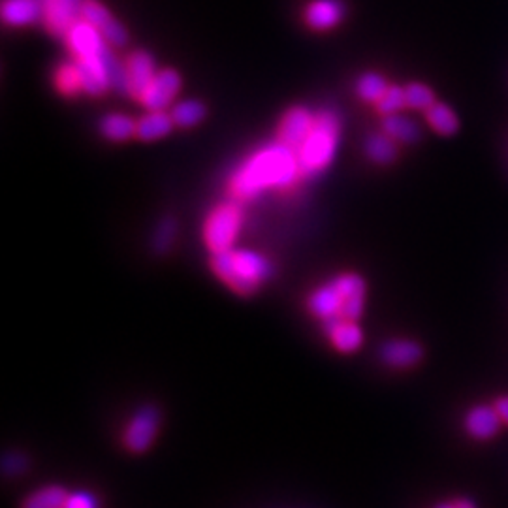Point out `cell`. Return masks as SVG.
<instances>
[{
	"label": "cell",
	"instance_id": "cell-8",
	"mask_svg": "<svg viewBox=\"0 0 508 508\" xmlns=\"http://www.w3.org/2000/svg\"><path fill=\"white\" fill-rule=\"evenodd\" d=\"M64 40H66V43H69V48L76 59L98 57L107 50V46H106L107 42L104 40L102 32L83 19H78L76 23L66 31Z\"/></svg>",
	"mask_w": 508,
	"mask_h": 508
},
{
	"label": "cell",
	"instance_id": "cell-32",
	"mask_svg": "<svg viewBox=\"0 0 508 508\" xmlns=\"http://www.w3.org/2000/svg\"><path fill=\"white\" fill-rule=\"evenodd\" d=\"M495 409H497V412H499V416H501L503 422H506V424H508V395L499 397L497 403H495Z\"/></svg>",
	"mask_w": 508,
	"mask_h": 508
},
{
	"label": "cell",
	"instance_id": "cell-16",
	"mask_svg": "<svg viewBox=\"0 0 508 508\" xmlns=\"http://www.w3.org/2000/svg\"><path fill=\"white\" fill-rule=\"evenodd\" d=\"M42 17L40 0H5L3 3V19L6 25L25 27L34 23Z\"/></svg>",
	"mask_w": 508,
	"mask_h": 508
},
{
	"label": "cell",
	"instance_id": "cell-23",
	"mask_svg": "<svg viewBox=\"0 0 508 508\" xmlns=\"http://www.w3.org/2000/svg\"><path fill=\"white\" fill-rule=\"evenodd\" d=\"M55 87L57 91L64 97H74L78 91L83 89V81H81V72L78 62H66L60 64L59 69L55 70Z\"/></svg>",
	"mask_w": 508,
	"mask_h": 508
},
{
	"label": "cell",
	"instance_id": "cell-21",
	"mask_svg": "<svg viewBox=\"0 0 508 508\" xmlns=\"http://www.w3.org/2000/svg\"><path fill=\"white\" fill-rule=\"evenodd\" d=\"M136 130H138V123L134 119H130L128 115L109 114L100 119L102 136L112 142H125L132 136H136Z\"/></svg>",
	"mask_w": 508,
	"mask_h": 508
},
{
	"label": "cell",
	"instance_id": "cell-13",
	"mask_svg": "<svg viewBox=\"0 0 508 508\" xmlns=\"http://www.w3.org/2000/svg\"><path fill=\"white\" fill-rule=\"evenodd\" d=\"M126 72L130 79V95L140 98L142 93L147 89V85L154 78V60L147 51H134L126 59Z\"/></svg>",
	"mask_w": 508,
	"mask_h": 508
},
{
	"label": "cell",
	"instance_id": "cell-22",
	"mask_svg": "<svg viewBox=\"0 0 508 508\" xmlns=\"http://www.w3.org/2000/svg\"><path fill=\"white\" fill-rule=\"evenodd\" d=\"M66 499H69V494L60 485H43L31 494L21 508H64Z\"/></svg>",
	"mask_w": 508,
	"mask_h": 508
},
{
	"label": "cell",
	"instance_id": "cell-5",
	"mask_svg": "<svg viewBox=\"0 0 508 508\" xmlns=\"http://www.w3.org/2000/svg\"><path fill=\"white\" fill-rule=\"evenodd\" d=\"M241 228V209L236 202L215 208L204 226V239L211 253L230 251Z\"/></svg>",
	"mask_w": 508,
	"mask_h": 508
},
{
	"label": "cell",
	"instance_id": "cell-15",
	"mask_svg": "<svg viewBox=\"0 0 508 508\" xmlns=\"http://www.w3.org/2000/svg\"><path fill=\"white\" fill-rule=\"evenodd\" d=\"M501 426V416L495 407L478 405L473 407L466 416V429L478 440H488L497 435Z\"/></svg>",
	"mask_w": 508,
	"mask_h": 508
},
{
	"label": "cell",
	"instance_id": "cell-10",
	"mask_svg": "<svg viewBox=\"0 0 508 508\" xmlns=\"http://www.w3.org/2000/svg\"><path fill=\"white\" fill-rule=\"evenodd\" d=\"M42 17L48 31L64 36L76 21L79 19V10L83 0H40Z\"/></svg>",
	"mask_w": 508,
	"mask_h": 508
},
{
	"label": "cell",
	"instance_id": "cell-27",
	"mask_svg": "<svg viewBox=\"0 0 508 508\" xmlns=\"http://www.w3.org/2000/svg\"><path fill=\"white\" fill-rule=\"evenodd\" d=\"M79 19L87 21V23H91L93 27L102 31L114 17L107 12V8H104L98 3V0H83L81 10H79Z\"/></svg>",
	"mask_w": 508,
	"mask_h": 508
},
{
	"label": "cell",
	"instance_id": "cell-31",
	"mask_svg": "<svg viewBox=\"0 0 508 508\" xmlns=\"http://www.w3.org/2000/svg\"><path fill=\"white\" fill-rule=\"evenodd\" d=\"M64 508H98V501L89 492H76V494H69Z\"/></svg>",
	"mask_w": 508,
	"mask_h": 508
},
{
	"label": "cell",
	"instance_id": "cell-2",
	"mask_svg": "<svg viewBox=\"0 0 508 508\" xmlns=\"http://www.w3.org/2000/svg\"><path fill=\"white\" fill-rule=\"evenodd\" d=\"M364 279L356 273H343L309 296L307 307L320 320H358L364 313Z\"/></svg>",
	"mask_w": 508,
	"mask_h": 508
},
{
	"label": "cell",
	"instance_id": "cell-17",
	"mask_svg": "<svg viewBox=\"0 0 508 508\" xmlns=\"http://www.w3.org/2000/svg\"><path fill=\"white\" fill-rule=\"evenodd\" d=\"M173 119L171 115H168L166 112H149L145 117H142L138 121V130H136V136L143 142H152V140H159L166 134H170L171 128H173Z\"/></svg>",
	"mask_w": 508,
	"mask_h": 508
},
{
	"label": "cell",
	"instance_id": "cell-9",
	"mask_svg": "<svg viewBox=\"0 0 508 508\" xmlns=\"http://www.w3.org/2000/svg\"><path fill=\"white\" fill-rule=\"evenodd\" d=\"M315 125V115L307 107H292L279 125V143L298 151Z\"/></svg>",
	"mask_w": 508,
	"mask_h": 508
},
{
	"label": "cell",
	"instance_id": "cell-20",
	"mask_svg": "<svg viewBox=\"0 0 508 508\" xmlns=\"http://www.w3.org/2000/svg\"><path fill=\"white\" fill-rule=\"evenodd\" d=\"M426 119L440 136H454L459 130V119L456 112L443 102H435L426 112Z\"/></svg>",
	"mask_w": 508,
	"mask_h": 508
},
{
	"label": "cell",
	"instance_id": "cell-28",
	"mask_svg": "<svg viewBox=\"0 0 508 508\" xmlns=\"http://www.w3.org/2000/svg\"><path fill=\"white\" fill-rule=\"evenodd\" d=\"M175 236H178V223H175V218L171 217L162 218L152 236V249L161 254L166 253L171 247Z\"/></svg>",
	"mask_w": 508,
	"mask_h": 508
},
{
	"label": "cell",
	"instance_id": "cell-3",
	"mask_svg": "<svg viewBox=\"0 0 508 508\" xmlns=\"http://www.w3.org/2000/svg\"><path fill=\"white\" fill-rule=\"evenodd\" d=\"M211 268L218 279H223L232 291L241 296L253 294L260 282L272 277L270 262L253 251H225L213 253Z\"/></svg>",
	"mask_w": 508,
	"mask_h": 508
},
{
	"label": "cell",
	"instance_id": "cell-11",
	"mask_svg": "<svg viewBox=\"0 0 508 508\" xmlns=\"http://www.w3.org/2000/svg\"><path fill=\"white\" fill-rule=\"evenodd\" d=\"M345 5L341 0H311L303 12L307 27L313 31H328L341 23Z\"/></svg>",
	"mask_w": 508,
	"mask_h": 508
},
{
	"label": "cell",
	"instance_id": "cell-34",
	"mask_svg": "<svg viewBox=\"0 0 508 508\" xmlns=\"http://www.w3.org/2000/svg\"><path fill=\"white\" fill-rule=\"evenodd\" d=\"M437 508H456V504H452V503H443V504H439Z\"/></svg>",
	"mask_w": 508,
	"mask_h": 508
},
{
	"label": "cell",
	"instance_id": "cell-25",
	"mask_svg": "<svg viewBox=\"0 0 508 508\" xmlns=\"http://www.w3.org/2000/svg\"><path fill=\"white\" fill-rule=\"evenodd\" d=\"M388 87L390 85L386 83L384 76L377 72H367L356 81V93L362 100L377 104L383 98V95L388 91Z\"/></svg>",
	"mask_w": 508,
	"mask_h": 508
},
{
	"label": "cell",
	"instance_id": "cell-7",
	"mask_svg": "<svg viewBox=\"0 0 508 508\" xmlns=\"http://www.w3.org/2000/svg\"><path fill=\"white\" fill-rule=\"evenodd\" d=\"M180 89H181L180 74L171 69H166L154 74L152 81L147 85V89L142 93L138 100L143 104V107L149 109V112H161V109L171 104V100L180 93Z\"/></svg>",
	"mask_w": 508,
	"mask_h": 508
},
{
	"label": "cell",
	"instance_id": "cell-19",
	"mask_svg": "<svg viewBox=\"0 0 508 508\" xmlns=\"http://www.w3.org/2000/svg\"><path fill=\"white\" fill-rule=\"evenodd\" d=\"M364 149H365L367 159L373 161L374 164L388 166V164L395 162V159H397L395 140L392 136H388L386 132H383V134H371L365 140Z\"/></svg>",
	"mask_w": 508,
	"mask_h": 508
},
{
	"label": "cell",
	"instance_id": "cell-33",
	"mask_svg": "<svg viewBox=\"0 0 508 508\" xmlns=\"http://www.w3.org/2000/svg\"><path fill=\"white\" fill-rule=\"evenodd\" d=\"M456 508H476V506H475V503L471 499H459L456 503Z\"/></svg>",
	"mask_w": 508,
	"mask_h": 508
},
{
	"label": "cell",
	"instance_id": "cell-26",
	"mask_svg": "<svg viewBox=\"0 0 508 508\" xmlns=\"http://www.w3.org/2000/svg\"><path fill=\"white\" fill-rule=\"evenodd\" d=\"M405 100H407V107L424 109V112H428V109L435 104V95L428 85L412 81L405 87Z\"/></svg>",
	"mask_w": 508,
	"mask_h": 508
},
{
	"label": "cell",
	"instance_id": "cell-24",
	"mask_svg": "<svg viewBox=\"0 0 508 508\" xmlns=\"http://www.w3.org/2000/svg\"><path fill=\"white\" fill-rule=\"evenodd\" d=\"M206 106L200 100H183L178 106L173 107L171 112V119L178 126L183 128H190L194 125H198L200 121H204L206 117Z\"/></svg>",
	"mask_w": 508,
	"mask_h": 508
},
{
	"label": "cell",
	"instance_id": "cell-1",
	"mask_svg": "<svg viewBox=\"0 0 508 508\" xmlns=\"http://www.w3.org/2000/svg\"><path fill=\"white\" fill-rule=\"evenodd\" d=\"M300 175L298 154L282 143L260 149L243 164L230 181L236 200H251L266 189H286Z\"/></svg>",
	"mask_w": 508,
	"mask_h": 508
},
{
	"label": "cell",
	"instance_id": "cell-14",
	"mask_svg": "<svg viewBox=\"0 0 508 508\" xmlns=\"http://www.w3.org/2000/svg\"><path fill=\"white\" fill-rule=\"evenodd\" d=\"M322 324L331 343H334V346L341 352H355L364 343V334L355 320L328 319L322 320Z\"/></svg>",
	"mask_w": 508,
	"mask_h": 508
},
{
	"label": "cell",
	"instance_id": "cell-18",
	"mask_svg": "<svg viewBox=\"0 0 508 508\" xmlns=\"http://www.w3.org/2000/svg\"><path fill=\"white\" fill-rule=\"evenodd\" d=\"M383 132H386V134L392 136L395 142H403V143H416L420 138H422V130H420V126L412 119H407L400 114L384 115Z\"/></svg>",
	"mask_w": 508,
	"mask_h": 508
},
{
	"label": "cell",
	"instance_id": "cell-6",
	"mask_svg": "<svg viewBox=\"0 0 508 508\" xmlns=\"http://www.w3.org/2000/svg\"><path fill=\"white\" fill-rule=\"evenodd\" d=\"M159 426H161L159 409L154 405L140 407L125 428V433H123L125 447L134 454L145 452L152 445L154 437H157Z\"/></svg>",
	"mask_w": 508,
	"mask_h": 508
},
{
	"label": "cell",
	"instance_id": "cell-29",
	"mask_svg": "<svg viewBox=\"0 0 508 508\" xmlns=\"http://www.w3.org/2000/svg\"><path fill=\"white\" fill-rule=\"evenodd\" d=\"M407 107L405 100V87L400 85H390L388 91L383 95V98L377 102V109L383 115H392L397 114L400 109Z\"/></svg>",
	"mask_w": 508,
	"mask_h": 508
},
{
	"label": "cell",
	"instance_id": "cell-4",
	"mask_svg": "<svg viewBox=\"0 0 508 508\" xmlns=\"http://www.w3.org/2000/svg\"><path fill=\"white\" fill-rule=\"evenodd\" d=\"M339 132L341 121L336 112L324 109V112L315 115V125L311 132H309V136L296 151L301 178L317 175L331 162L339 142Z\"/></svg>",
	"mask_w": 508,
	"mask_h": 508
},
{
	"label": "cell",
	"instance_id": "cell-30",
	"mask_svg": "<svg viewBox=\"0 0 508 508\" xmlns=\"http://www.w3.org/2000/svg\"><path fill=\"white\" fill-rule=\"evenodd\" d=\"M100 32H102L104 40L109 43V46H114V48H123V46H126L128 32H126V29L119 23V21L112 19Z\"/></svg>",
	"mask_w": 508,
	"mask_h": 508
},
{
	"label": "cell",
	"instance_id": "cell-12",
	"mask_svg": "<svg viewBox=\"0 0 508 508\" xmlns=\"http://www.w3.org/2000/svg\"><path fill=\"white\" fill-rule=\"evenodd\" d=\"M381 358L390 367L407 369L424 358V348L412 339H392L383 345Z\"/></svg>",
	"mask_w": 508,
	"mask_h": 508
}]
</instances>
